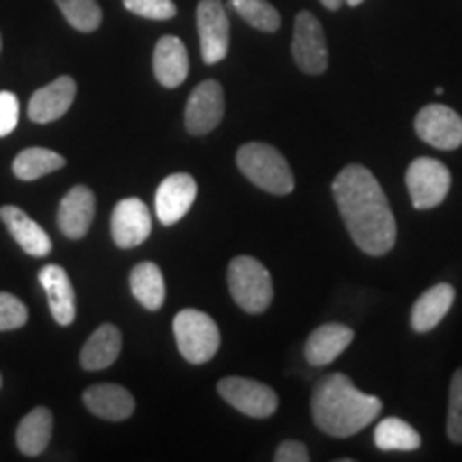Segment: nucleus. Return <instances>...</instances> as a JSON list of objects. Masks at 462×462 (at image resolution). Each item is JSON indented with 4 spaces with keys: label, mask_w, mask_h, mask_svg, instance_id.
Instances as JSON below:
<instances>
[{
    "label": "nucleus",
    "mask_w": 462,
    "mask_h": 462,
    "mask_svg": "<svg viewBox=\"0 0 462 462\" xmlns=\"http://www.w3.org/2000/svg\"><path fill=\"white\" fill-rule=\"evenodd\" d=\"M225 116V92L217 79H206L190 92L184 107V125L190 135H206L221 125Z\"/></svg>",
    "instance_id": "obj_10"
},
{
    "label": "nucleus",
    "mask_w": 462,
    "mask_h": 462,
    "mask_svg": "<svg viewBox=\"0 0 462 462\" xmlns=\"http://www.w3.org/2000/svg\"><path fill=\"white\" fill-rule=\"evenodd\" d=\"M407 189L418 210H430L443 204L452 187V173L441 161L420 157L407 167Z\"/></svg>",
    "instance_id": "obj_6"
},
{
    "label": "nucleus",
    "mask_w": 462,
    "mask_h": 462,
    "mask_svg": "<svg viewBox=\"0 0 462 462\" xmlns=\"http://www.w3.org/2000/svg\"><path fill=\"white\" fill-rule=\"evenodd\" d=\"M0 48H3V42H0Z\"/></svg>",
    "instance_id": "obj_37"
},
{
    "label": "nucleus",
    "mask_w": 462,
    "mask_h": 462,
    "mask_svg": "<svg viewBox=\"0 0 462 462\" xmlns=\"http://www.w3.org/2000/svg\"><path fill=\"white\" fill-rule=\"evenodd\" d=\"M381 409V398L364 394L343 373L326 374L310 396L315 426L328 437L337 439L357 435L379 418Z\"/></svg>",
    "instance_id": "obj_2"
},
{
    "label": "nucleus",
    "mask_w": 462,
    "mask_h": 462,
    "mask_svg": "<svg viewBox=\"0 0 462 462\" xmlns=\"http://www.w3.org/2000/svg\"><path fill=\"white\" fill-rule=\"evenodd\" d=\"M65 20L79 32H92L101 26L103 11L97 0H56Z\"/></svg>",
    "instance_id": "obj_28"
},
{
    "label": "nucleus",
    "mask_w": 462,
    "mask_h": 462,
    "mask_svg": "<svg viewBox=\"0 0 462 462\" xmlns=\"http://www.w3.org/2000/svg\"><path fill=\"white\" fill-rule=\"evenodd\" d=\"M154 75L165 88H178L189 75V51L184 43L173 34L161 37L152 58Z\"/></svg>",
    "instance_id": "obj_20"
},
{
    "label": "nucleus",
    "mask_w": 462,
    "mask_h": 462,
    "mask_svg": "<svg viewBox=\"0 0 462 462\" xmlns=\"http://www.w3.org/2000/svg\"><path fill=\"white\" fill-rule=\"evenodd\" d=\"M276 462H309L310 454L302 441H296V439H287L282 441L274 452Z\"/></svg>",
    "instance_id": "obj_33"
},
{
    "label": "nucleus",
    "mask_w": 462,
    "mask_h": 462,
    "mask_svg": "<svg viewBox=\"0 0 462 462\" xmlns=\"http://www.w3.org/2000/svg\"><path fill=\"white\" fill-rule=\"evenodd\" d=\"M51 429H54V418L51 411L45 407L32 409L24 420L20 421L15 432L17 448L26 456H39L48 448L51 439Z\"/></svg>",
    "instance_id": "obj_23"
},
{
    "label": "nucleus",
    "mask_w": 462,
    "mask_h": 462,
    "mask_svg": "<svg viewBox=\"0 0 462 462\" xmlns=\"http://www.w3.org/2000/svg\"><path fill=\"white\" fill-rule=\"evenodd\" d=\"M374 446L381 452H413V449L421 446V437L404 420L385 418L374 429Z\"/></svg>",
    "instance_id": "obj_25"
},
{
    "label": "nucleus",
    "mask_w": 462,
    "mask_h": 462,
    "mask_svg": "<svg viewBox=\"0 0 462 462\" xmlns=\"http://www.w3.org/2000/svg\"><path fill=\"white\" fill-rule=\"evenodd\" d=\"M123 349V334L112 323H103L90 334L79 354V364L86 371H103L118 360Z\"/></svg>",
    "instance_id": "obj_22"
},
{
    "label": "nucleus",
    "mask_w": 462,
    "mask_h": 462,
    "mask_svg": "<svg viewBox=\"0 0 462 462\" xmlns=\"http://www.w3.org/2000/svg\"><path fill=\"white\" fill-rule=\"evenodd\" d=\"M229 293L234 302L248 315H259L268 310L274 298L273 276L255 257H234L227 270Z\"/></svg>",
    "instance_id": "obj_4"
},
{
    "label": "nucleus",
    "mask_w": 462,
    "mask_h": 462,
    "mask_svg": "<svg viewBox=\"0 0 462 462\" xmlns=\"http://www.w3.org/2000/svg\"><path fill=\"white\" fill-rule=\"evenodd\" d=\"M319 3H321L323 7H326V9H330V11H338L340 7H343L345 0H319Z\"/></svg>",
    "instance_id": "obj_34"
},
{
    "label": "nucleus",
    "mask_w": 462,
    "mask_h": 462,
    "mask_svg": "<svg viewBox=\"0 0 462 462\" xmlns=\"http://www.w3.org/2000/svg\"><path fill=\"white\" fill-rule=\"evenodd\" d=\"M198 32L201 58L206 65L225 60L229 51V17L221 0H199Z\"/></svg>",
    "instance_id": "obj_11"
},
{
    "label": "nucleus",
    "mask_w": 462,
    "mask_h": 462,
    "mask_svg": "<svg viewBox=\"0 0 462 462\" xmlns=\"http://www.w3.org/2000/svg\"><path fill=\"white\" fill-rule=\"evenodd\" d=\"M291 54L306 75H321L328 69V42L321 22L310 11H300L293 24Z\"/></svg>",
    "instance_id": "obj_8"
},
{
    "label": "nucleus",
    "mask_w": 462,
    "mask_h": 462,
    "mask_svg": "<svg viewBox=\"0 0 462 462\" xmlns=\"http://www.w3.org/2000/svg\"><path fill=\"white\" fill-rule=\"evenodd\" d=\"M218 394L223 396L225 402L238 409L240 413L248 418L265 420L276 413L279 409V396L270 385L262 381L246 379V377H225L217 385Z\"/></svg>",
    "instance_id": "obj_7"
},
{
    "label": "nucleus",
    "mask_w": 462,
    "mask_h": 462,
    "mask_svg": "<svg viewBox=\"0 0 462 462\" xmlns=\"http://www.w3.org/2000/svg\"><path fill=\"white\" fill-rule=\"evenodd\" d=\"M84 404L101 420L123 421L135 411V398L123 385L97 383L84 392Z\"/></svg>",
    "instance_id": "obj_18"
},
{
    "label": "nucleus",
    "mask_w": 462,
    "mask_h": 462,
    "mask_svg": "<svg viewBox=\"0 0 462 462\" xmlns=\"http://www.w3.org/2000/svg\"><path fill=\"white\" fill-rule=\"evenodd\" d=\"M150 231H152V215L140 198H125L116 204L112 215V238L120 248L143 245Z\"/></svg>",
    "instance_id": "obj_12"
},
{
    "label": "nucleus",
    "mask_w": 462,
    "mask_h": 462,
    "mask_svg": "<svg viewBox=\"0 0 462 462\" xmlns=\"http://www.w3.org/2000/svg\"><path fill=\"white\" fill-rule=\"evenodd\" d=\"M97 199L95 193L84 184H78L62 198L58 208V227L71 240H79L88 234L95 221Z\"/></svg>",
    "instance_id": "obj_15"
},
{
    "label": "nucleus",
    "mask_w": 462,
    "mask_h": 462,
    "mask_svg": "<svg viewBox=\"0 0 462 462\" xmlns=\"http://www.w3.org/2000/svg\"><path fill=\"white\" fill-rule=\"evenodd\" d=\"M231 7L248 26L262 32H276L281 28V15L268 0H231Z\"/></svg>",
    "instance_id": "obj_27"
},
{
    "label": "nucleus",
    "mask_w": 462,
    "mask_h": 462,
    "mask_svg": "<svg viewBox=\"0 0 462 462\" xmlns=\"http://www.w3.org/2000/svg\"><path fill=\"white\" fill-rule=\"evenodd\" d=\"M65 165H67V159L62 157V154L54 152V150L26 148L15 157L14 173L20 178V180L32 182V180H39V178L45 176V173L62 170Z\"/></svg>",
    "instance_id": "obj_26"
},
{
    "label": "nucleus",
    "mask_w": 462,
    "mask_h": 462,
    "mask_svg": "<svg viewBox=\"0 0 462 462\" xmlns=\"http://www.w3.org/2000/svg\"><path fill=\"white\" fill-rule=\"evenodd\" d=\"M173 337L184 360L195 366L210 362L221 346L217 321L198 309H184L173 317Z\"/></svg>",
    "instance_id": "obj_5"
},
{
    "label": "nucleus",
    "mask_w": 462,
    "mask_h": 462,
    "mask_svg": "<svg viewBox=\"0 0 462 462\" xmlns=\"http://www.w3.org/2000/svg\"><path fill=\"white\" fill-rule=\"evenodd\" d=\"M456 300V289L449 282H439V285L430 287L415 300L411 309V328L413 332L426 334L435 330L443 317L449 313Z\"/></svg>",
    "instance_id": "obj_19"
},
{
    "label": "nucleus",
    "mask_w": 462,
    "mask_h": 462,
    "mask_svg": "<svg viewBox=\"0 0 462 462\" xmlns=\"http://www.w3.org/2000/svg\"><path fill=\"white\" fill-rule=\"evenodd\" d=\"M198 198V182L189 173H171L159 184L154 208L157 217L163 225H173L187 215Z\"/></svg>",
    "instance_id": "obj_13"
},
{
    "label": "nucleus",
    "mask_w": 462,
    "mask_h": 462,
    "mask_svg": "<svg viewBox=\"0 0 462 462\" xmlns=\"http://www.w3.org/2000/svg\"><path fill=\"white\" fill-rule=\"evenodd\" d=\"M75 95H78V84L69 75H60L54 82L43 86L32 95L28 103V118L37 125H48L62 118L73 106Z\"/></svg>",
    "instance_id": "obj_14"
},
{
    "label": "nucleus",
    "mask_w": 462,
    "mask_h": 462,
    "mask_svg": "<svg viewBox=\"0 0 462 462\" xmlns=\"http://www.w3.org/2000/svg\"><path fill=\"white\" fill-rule=\"evenodd\" d=\"M332 195L351 240L362 253L381 257L396 245V218L374 173L360 163L346 165L332 182Z\"/></svg>",
    "instance_id": "obj_1"
},
{
    "label": "nucleus",
    "mask_w": 462,
    "mask_h": 462,
    "mask_svg": "<svg viewBox=\"0 0 462 462\" xmlns=\"http://www.w3.org/2000/svg\"><path fill=\"white\" fill-rule=\"evenodd\" d=\"M0 385H3V377H0Z\"/></svg>",
    "instance_id": "obj_36"
},
{
    "label": "nucleus",
    "mask_w": 462,
    "mask_h": 462,
    "mask_svg": "<svg viewBox=\"0 0 462 462\" xmlns=\"http://www.w3.org/2000/svg\"><path fill=\"white\" fill-rule=\"evenodd\" d=\"M354 330L345 323H323L309 334L304 343V357L310 366H328L343 356L346 346L354 343Z\"/></svg>",
    "instance_id": "obj_16"
},
{
    "label": "nucleus",
    "mask_w": 462,
    "mask_h": 462,
    "mask_svg": "<svg viewBox=\"0 0 462 462\" xmlns=\"http://www.w3.org/2000/svg\"><path fill=\"white\" fill-rule=\"evenodd\" d=\"M20 120V101L14 92H0V137H7Z\"/></svg>",
    "instance_id": "obj_32"
},
{
    "label": "nucleus",
    "mask_w": 462,
    "mask_h": 462,
    "mask_svg": "<svg viewBox=\"0 0 462 462\" xmlns=\"http://www.w3.org/2000/svg\"><path fill=\"white\" fill-rule=\"evenodd\" d=\"M39 282L48 293L51 317H54L58 326H71L75 321V313H78V306H75V291L69 274L60 265L50 263L39 270Z\"/></svg>",
    "instance_id": "obj_17"
},
{
    "label": "nucleus",
    "mask_w": 462,
    "mask_h": 462,
    "mask_svg": "<svg viewBox=\"0 0 462 462\" xmlns=\"http://www.w3.org/2000/svg\"><path fill=\"white\" fill-rule=\"evenodd\" d=\"M131 14L146 17V20H171L176 15L173 0H123Z\"/></svg>",
    "instance_id": "obj_31"
},
{
    "label": "nucleus",
    "mask_w": 462,
    "mask_h": 462,
    "mask_svg": "<svg viewBox=\"0 0 462 462\" xmlns=\"http://www.w3.org/2000/svg\"><path fill=\"white\" fill-rule=\"evenodd\" d=\"M0 221L7 225L9 234L14 236L28 255L45 257L51 251V240L45 234L42 225L32 221L22 208L17 206H3L0 208Z\"/></svg>",
    "instance_id": "obj_21"
},
{
    "label": "nucleus",
    "mask_w": 462,
    "mask_h": 462,
    "mask_svg": "<svg viewBox=\"0 0 462 462\" xmlns=\"http://www.w3.org/2000/svg\"><path fill=\"white\" fill-rule=\"evenodd\" d=\"M28 321V309L20 298L0 291V332L20 330Z\"/></svg>",
    "instance_id": "obj_30"
},
{
    "label": "nucleus",
    "mask_w": 462,
    "mask_h": 462,
    "mask_svg": "<svg viewBox=\"0 0 462 462\" xmlns=\"http://www.w3.org/2000/svg\"><path fill=\"white\" fill-rule=\"evenodd\" d=\"M364 0H345V5H349V7H357V5H362Z\"/></svg>",
    "instance_id": "obj_35"
},
{
    "label": "nucleus",
    "mask_w": 462,
    "mask_h": 462,
    "mask_svg": "<svg viewBox=\"0 0 462 462\" xmlns=\"http://www.w3.org/2000/svg\"><path fill=\"white\" fill-rule=\"evenodd\" d=\"M131 291L143 309L159 310L165 302V279L157 263L142 262L131 270Z\"/></svg>",
    "instance_id": "obj_24"
},
{
    "label": "nucleus",
    "mask_w": 462,
    "mask_h": 462,
    "mask_svg": "<svg viewBox=\"0 0 462 462\" xmlns=\"http://www.w3.org/2000/svg\"><path fill=\"white\" fill-rule=\"evenodd\" d=\"M238 170L265 193L289 195L296 189L293 171L287 159L270 143L248 142L236 154Z\"/></svg>",
    "instance_id": "obj_3"
},
{
    "label": "nucleus",
    "mask_w": 462,
    "mask_h": 462,
    "mask_svg": "<svg viewBox=\"0 0 462 462\" xmlns=\"http://www.w3.org/2000/svg\"><path fill=\"white\" fill-rule=\"evenodd\" d=\"M448 437L454 443H462V368L454 373L452 383H449Z\"/></svg>",
    "instance_id": "obj_29"
},
{
    "label": "nucleus",
    "mask_w": 462,
    "mask_h": 462,
    "mask_svg": "<svg viewBox=\"0 0 462 462\" xmlns=\"http://www.w3.org/2000/svg\"><path fill=\"white\" fill-rule=\"evenodd\" d=\"M415 133L432 148L456 150L462 146V118L452 107L430 103L415 116Z\"/></svg>",
    "instance_id": "obj_9"
}]
</instances>
